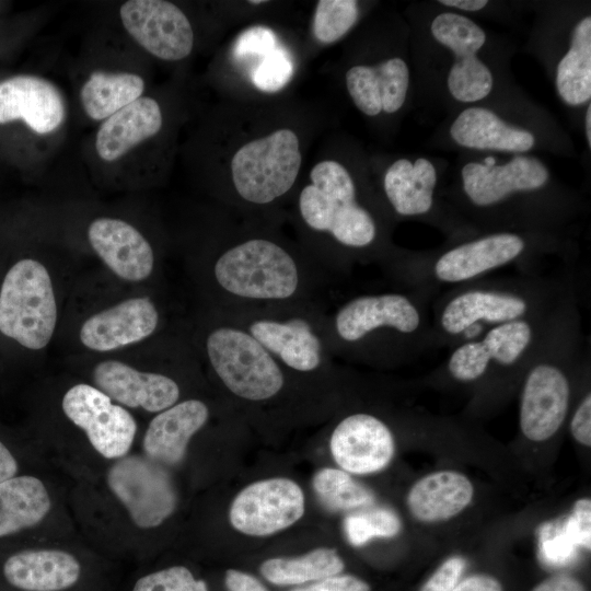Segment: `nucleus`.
<instances>
[{
	"label": "nucleus",
	"mask_w": 591,
	"mask_h": 591,
	"mask_svg": "<svg viewBox=\"0 0 591 591\" xmlns=\"http://www.w3.org/2000/svg\"><path fill=\"white\" fill-rule=\"evenodd\" d=\"M532 591H586V589L578 579L568 575H557L545 579Z\"/></svg>",
	"instance_id": "obj_48"
},
{
	"label": "nucleus",
	"mask_w": 591,
	"mask_h": 591,
	"mask_svg": "<svg viewBox=\"0 0 591 591\" xmlns=\"http://www.w3.org/2000/svg\"><path fill=\"white\" fill-rule=\"evenodd\" d=\"M432 294L415 289L354 298L335 315L336 334L352 346L384 343L394 358L419 356L433 347L428 309Z\"/></svg>",
	"instance_id": "obj_7"
},
{
	"label": "nucleus",
	"mask_w": 591,
	"mask_h": 591,
	"mask_svg": "<svg viewBox=\"0 0 591 591\" xmlns=\"http://www.w3.org/2000/svg\"><path fill=\"white\" fill-rule=\"evenodd\" d=\"M293 62L288 53L280 47L266 55L252 71V81L264 92L281 90L292 78Z\"/></svg>",
	"instance_id": "obj_38"
},
{
	"label": "nucleus",
	"mask_w": 591,
	"mask_h": 591,
	"mask_svg": "<svg viewBox=\"0 0 591 591\" xmlns=\"http://www.w3.org/2000/svg\"><path fill=\"white\" fill-rule=\"evenodd\" d=\"M370 586L350 575H335L318 580L313 586L298 591H370Z\"/></svg>",
	"instance_id": "obj_43"
},
{
	"label": "nucleus",
	"mask_w": 591,
	"mask_h": 591,
	"mask_svg": "<svg viewBox=\"0 0 591 591\" xmlns=\"http://www.w3.org/2000/svg\"><path fill=\"white\" fill-rule=\"evenodd\" d=\"M466 561L461 556L444 560L426 581L420 591H452L465 569Z\"/></svg>",
	"instance_id": "obj_41"
},
{
	"label": "nucleus",
	"mask_w": 591,
	"mask_h": 591,
	"mask_svg": "<svg viewBox=\"0 0 591 591\" xmlns=\"http://www.w3.org/2000/svg\"><path fill=\"white\" fill-rule=\"evenodd\" d=\"M101 568L63 548L27 545L0 554V591H105Z\"/></svg>",
	"instance_id": "obj_13"
},
{
	"label": "nucleus",
	"mask_w": 591,
	"mask_h": 591,
	"mask_svg": "<svg viewBox=\"0 0 591 591\" xmlns=\"http://www.w3.org/2000/svg\"><path fill=\"white\" fill-rule=\"evenodd\" d=\"M92 379L96 389L129 408L160 413L176 404L179 398V387L171 378L142 372L118 360L97 363Z\"/></svg>",
	"instance_id": "obj_24"
},
{
	"label": "nucleus",
	"mask_w": 591,
	"mask_h": 591,
	"mask_svg": "<svg viewBox=\"0 0 591 591\" xmlns=\"http://www.w3.org/2000/svg\"><path fill=\"white\" fill-rule=\"evenodd\" d=\"M450 165L442 157L402 155L387 164L381 178L383 197L394 216L434 227L445 235V241L480 232L443 198Z\"/></svg>",
	"instance_id": "obj_9"
},
{
	"label": "nucleus",
	"mask_w": 591,
	"mask_h": 591,
	"mask_svg": "<svg viewBox=\"0 0 591 591\" xmlns=\"http://www.w3.org/2000/svg\"><path fill=\"white\" fill-rule=\"evenodd\" d=\"M129 591H209V587L187 566L173 565L139 576Z\"/></svg>",
	"instance_id": "obj_36"
},
{
	"label": "nucleus",
	"mask_w": 591,
	"mask_h": 591,
	"mask_svg": "<svg viewBox=\"0 0 591 591\" xmlns=\"http://www.w3.org/2000/svg\"><path fill=\"white\" fill-rule=\"evenodd\" d=\"M564 532L576 544L587 549L591 545V500L583 498L575 503L572 513L564 525Z\"/></svg>",
	"instance_id": "obj_40"
},
{
	"label": "nucleus",
	"mask_w": 591,
	"mask_h": 591,
	"mask_svg": "<svg viewBox=\"0 0 591 591\" xmlns=\"http://www.w3.org/2000/svg\"><path fill=\"white\" fill-rule=\"evenodd\" d=\"M572 291L567 280L524 274L451 288L431 309L432 345L452 349L498 325L547 313Z\"/></svg>",
	"instance_id": "obj_4"
},
{
	"label": "nucleus",
	"mask_w": 591,
	"mask_h": 591,
	"mask_svg": "<svg viewBox=\"0 0 591 591\" xmlns=\"http://www.w3.org/2000/svg\"><path fill=\"white\" fill-rule=\"evenodd\" d=\"M51 505L46 484L32 473L22 471L0 482V554L25 546Z\"/></svg>",
	"instance_id": "obj_23"
},
{
	"label": "nucleus",
	"mask_w": 591,
	"mask_h": 591,
	"mask_svg": "<svg viewBox=\"0 0 591 591\" xmlns=\"http://www.w3.org/2000/svg\"><path fill=\"white\" fill-rule=\"evenodd\" d=\"M213 274L224 291L250 300L289 299L300 282L294 258L278 244L264 239L242 242L222 253Z\"/></svg>",
	"instance_id": "obj_12"
},
{
	"label": "nucleus",
	"mask_w": 591,
	"mask_h": 591,
	"mask_svg": "<svg viewBox=\"0 0 591 591\" xmlns=\"http://www.w3.org/2000/svg\"><path fill=\"white\" fill-rule=\"evenodd\" d=\"M524 49L541 65L558 101L581 120L591 102V3L534 1Z\"/></svg>",
	"instance_id": "obj_6"
},
{
	"label": "nucleus",
	"mask_w": 591,
	"mask_h": 591,
	"mask_svg": "<svg viewBox=\"0 0 591 591\" xmlns=\"http://www.w3.org/2000/svg\"><path fill=\"white\" fill-rule=\"evenodd\" d=\"M312 184L300 194L305 223L332 234L341 246L357 252L374 248L382 236L376 213L360 200L357 179L340 162L326 160L311 171Z\"/></svg>",
	"instance_id": "obj_8"
},
{
	"label": "nucleus",
	"mask_w": 591,
	"mask_h": 591,
	"mask_svg": "<svg viewBox=\"0 0 591 591\" xmlns=\"http://www.w3.org/2000/svg\"><path fill=\"white\" fill-rule=\"evenodd\" d=\"M580 126L583 134L584 146L588 153L591 152V102L583 108L581 114Z\"/></svg>",
	"instance_id": "obj_49"
},
{
	"label": "nucleus",
	"mask_w": 591,
	"mask_h": 591,
	"mask_svg": "<svg viewBox=\"0 0 591 591\" xmlns=\"http://www.w3.org/2000/svg\"><path fill=\"white\" fill-rule=\"evenodd\" d=\"M427 146L457 154L576 155L569 134L519 84L447 115Z\"/></svg>",
	"instance_id": "obj_3"
},
{
	"label": "nucleus",
	"mask_w": 591,
	"mask_h": 591,
	"mask_svg": "<svg viewBox=\"0 0 591 591\" xmlns=\"http://www.w3.org/2000/svg\"><path fill=\"white\" fill-rule=\"evenodd\" d=\"M66 118V100L54 82L32 73L0 79V140L50 136Z\"/></svg>",
	"instance_id": "obj_17"
},
{
	"label": "nucleus",
	"mask_w": 591,
	"mask_h": 591,
	"mask_svg": "<svg viewBox=\"0 0 591 591\" xmlns=\"http://www.w3.org/2000/svg\"><path fill=\"white\" fill-rule=\"evenodd\" d=\"M24 471L23 452L0 434V482Z\"/></svg>",
	"instance_id": "obj_45"
},
{
	"label": "nucleus",
	"mask_w": 591,
	"mask_h": 591,
	"mask_svg": "<svg viewBox=\"0 0 591 591\" xmlns=\"http://www.w3.org/2000/svg\"><path fill=\"white\" fill-rule=\"evenodd\" d=\"M263 2H264V1H262V0H258V1H250V3H252V4H259V3H263Z\"/></svg>",
	"instance_id": "obj_50"
},
{
	"label": "nucleus",
	"mask_w": 591,
	"mask_h": 591,
	"mask_svg": "<svg viewBox=\"0 0 591 591\" xmlns=\"http://www.w3.org/2000/svg\"><path fill=\"white\" fill-rule=\"evenodd\" d=\"M452 591H502V587L496 578L480 573L457 582Z\"/></svg>",
	"instance_id": "obj_47"
},
{
	"label": "nucleus",
	"mask_w": 591,
	"mask_h": 591,
	"mask_svg": "<svg viewBox=\"0 0 591 591\" xmlns=\"http://www.w3.org/2000/svg\"><path fill=\"white\" fill-rule=\"evenodd\" d=\"M57 305L50 276L36 259L18 260L0 289V332L21 346L39 350L51 339Z\"/></svg>",
	"instance_id": "obj_11"
},
{
	"label": "nucleus",
	"mask_w": 591,
	"mask_h": 591,
	"mask_svg": "<svg viewBox=\"0 0 591 591\" xmlns=\"http://www.w3.org/2000/svg\"><path fill=\"white\" fill-rule=\"evenodd\" d=\"M167 467L143 454L113 461L105 484L139 530H152L175 511L177 494Z\"/></svg>",
	"instance_id": "obj_16"
},
{
	"label": "nucleus",
	"mask_w": 591,
	"mask_h": 591,
	"mask_svg": "<svg viewBox=\"0 0 591 591\" xmlns=\"http://www.w3.org/2000/svg\"><path fill=\"white\" fill-rule=\"evenodd\" d=\"M277 47V36L273 30L265 26H253L242 32L236 38L233 56L239 60L262 59Z\"/></svg>",
	"instance_id": "obj_39"
},
{
	"label": "nucleus",
	"mask_w": 591,
	"mask_h": 591,
	"mask_svg": "<svg viewBox=\"0 0 591 591\" xmlns=\"http://www.w3.org/2000/svg\"><path fill=\"white\" fill-rule=\"evenodd\" d=\"M312 484L321 503L331 511L367 508L375 500L372 491L343 470L322 468L315 473Z\"/></svg>",
	"instance_id": "obj_33"
},
{
	"label": "nucleus",
	"mask_w": 591,
	"mask_h": 591,
	"mask_svg": "<svg viewBox=\"0 0 591 591\" xmlns=\"http://www.w3.org/2000/svg\"><path fill=\"white\" fill-rule=\"evenodd\" d=\"M248 333L296 371L311 372L322 362L321 340L303 320H258L251 324Z\"/></svg>",
	"instance_id": "obj_30"
},
{
	"label": "nucleus",
	"mask_w": 591,
	"mask_h": 591,
	"mask_svg": "<svg viewBox=\"0 0 591 591\" xmlns=\"http://www.w3.org/2000/svg\"><path fill=\"white\" fill-rule=\"evenodd\" d=\"M66 417L88 438L104 459L116 461L129 454L137 433L134 416L95 386L79 383L61 402Z\"/></svg>",
	"instance_id": "obj_19"
},
{
	"label": "nucleus",
	"mask_w": 591,
	"mask_h": 591,
	"mask_svg": "<svg viewBox=\"0 0 591 591\" xmlns=\"http://www.w3.org/2000/svg\"><path fill=\"white\" fill-rule=\"evenodd\" d=\"M206 350L219 379L241 398L269 399L283 387L279 364L248 332L230 326L216 328L207 337Z\"/></svg>",
	"instance_id": "obj_14"
},
{
	"label": "nucleus",
	"mask_w": 591,
	"mask_h": 591,
	"mask_svg": "<svg viewBox=\"0 0 591 591\" xmlns=\"http://www.w3.org/2000/svg\"><path fill=\"white\" fill-rule=\"evenodd\" d=\"M406 16L418 107L447 116L518 85L517 47L506 34L436 0L413 3Z\"/></svg>",
	"instance_id": "obj_1"
},
{
	"label": "nucleus",
	"mask_w": 591,
	"mask_h": 591,
	"mask_svg": "<svg viewBox=\"0 0 591 591\" xmlns=\"http://www.w3.org/2000/svg\"><path fill=\"white\" fill-rule=\"evenodd\" d=\"M88 240L107 267L128 281H142L152 273L153 250L148 240L130 223L116 218L94 219Z\"/></svg>",
	"instance_id": "obj_25"
},
{
	"label": "nucleus",
	"mask_w": 591,
	"mask_h": 591,
	"mask_svg": "<svg viewBox=\"0 0 591 591\" xmlns=\"http://www.w3.org/2000/svg\"><path fill=\"white\" fill-rule=\"evenodd\" d=\"M158 322V310L149 298H131L89 317L80 340L92 350L109 351L147 338Z\"/></svg>",
	"instance_id": "obj_26"
},
{
	"label": "nucleus",
	"mask_w": 591,
	"mask_h": 591,
	"mask_svg": "<svg viewBox=\"0 0 591 591\" xmlns=\"http://www.w3.org/2000/svg\"><path fill=\"white\" fill-rule=\"evenodd\" d=\"M119 19L127 34L153 57L177 61L193 50L192 24L170 1L128 0L119 8Z\"/></svg>",
	"instance_id": "obj_21"
},
{
	"label": "nucleus",
	"mask_w": 591,
	"mask_h": 591,
	"mask_svg": "<svg viewBox=\"0 0 591 591\" xmlns=\"http://www.w3.org/2000/svg\"><path fill=\"white\" fill-rule=\"evenodd\" d=\"M570 432L582 445H591V394L586 392L570 418Z\"/></svg>",
	"instance_id": "obj_42"
},
{
	"label": "nucleus",
	"mask_w": 591,
	"mask_h": 591,
	"mask_svg": "<svg viewBox=\"0 0 591 591\" xmlns=\"http://www.w3.org/2000/svg\"><path fill=\"white\" fill-rule=\"evenodd\" d=\"M471 480L455 471H440L424 476L410 488L407 506L421 522L445 521L462 512L472 501Z\"/></svg>",
	"instance_id": "obj_29"
},
{
	"label": "nucleus",
	"mask_w": 591,
	"mask_h": 591,
	"mask_svg": "<svg viewBox=\"0 0 591 591\" xmlns=\"http://www.w3.org/2000/svg\"><path fill=\"white\" fill-rule=\"evenodd\" d=\"M208 417L209 409L199 399H186L158 413L144 432L143 455L165 467L178 465Z\"/></svg>",
	"instance_id": "obj_27"
},
{
	"label": "nucleus",
	"mask_w": 591,
	"mask_h": 591,
	"mask_svg": "<svg viewBox=\"0 0 591 591\" xmlns=\"http://www.w3.org/2000/svg\"><path fill=\"white\" fill-rule=\"evenodd\" d=\"M301 487L289 478L255 482L233 499L229 520L239 532L267 536L294 524L304 513Z\"/></svg>",
	"instance_id": "obj_20"
},
{
	"label": "nucleus",
	"mask_w": 591,
	"mask_h": 591,
	"mask_svg": "<svg viewBox=\"0 0 591 591\" xmlns=\"http://www.w3.org/2000/svg\"><path fill=\"white\" fill-rule=\"evenodd\" d=\"M144 79L132 71L95 70L83 81L79 92L84 114L103 121L143 96Z\"/></svg>",
	"instance_id": "obj_31"
},
{
	"label": "nucleus",
	"mask_w": 591,
	"mask_h": 591,
	"mask_svg": "<svg viewBox=\"0 0 591 591\" xmlns=\"http://www.w3.org/2000/svg\"><path fill=\"white\" fill-rule=\"evenodd\" d=\"M329 448L343 471L372 474L385 468L395 452V441L389 426L374 415L351 414L335 427Z\"/></svg>",
	"instance_id": "obj_22"
},
{
	"label": "nucleus",
	"mask_w": 591,
	"mask_h": 591,
	"mask_svg": "<svg viewBox=\"0 0 591 591\" xmlns=\"http://www.w3.org/2000/svg\"><path fill=\"white\" fill-rule=\"evenodd\" d=\"M560 302L547 313L498 325L477 339L453 347L441 370L461 384L499 376L523 378Z\"/></svg>",
	"instance_id": "obj_10"
},
{
	"label": "nucleus",
	"mask_w": 591,
	"mask_h": 591,
	"mask_svg": "<svg viewBox=\"0 0 591 591\" xmlns=\"http://www.w3.org/2000/svg\"><path fill=\"white\" fill-rule=\"evenodd\" d=\"M444 200L478 231H526L569 236L582 196L536 154L459 153Z\"/></svg>",
	"instance_id": "obj_2"
},
{
	"label": "nucleus",
	"mask_w": 591,
	"mask_h": 591,
	"mask_svg": "<svg viewBox=\"0 0 591 591\" xmlns=\"http://www.w3.org/2000/svg\"><path fill=\"white\" fill-rule=\"evenodd\" d=\"M162 126L159 103L143 95L101 123L94 138L95 152L103 162L115 163L157 136Z\"/></svg>",
	"instance_id": "obj_28"
},
{
	"label": "nucleus",
	"mask_w": 591,
	"mask_h": 591,
	"mask_svg": "<svg viewBox=\"0 0 591 591\" xmlns=\"http://www.w3.org/2000/svg\"><path fill=\"white\" fill-rule=\"evenodd\" d=\"M301 161L298 136L291 129H278L235 152L231 162L234 187L250 202L268 204L292 187Z\"/></svg>",
	"instance_id": "obj_15"
},
{
	"label": "nucleus",
	"mask_w": 591,
	"mask_h": 591,
	"mask_svg": "<svg viewBox=\"0 0 591 591\" xmlns=\"http://www.w3.org/2000/svg\"><path fill=\"white\" fill-rule=\"evenodd\" d=\"M361 15L360 3L355 0H321L313 19V34L323 44H332L348 34Z\"/></svg>",
	"instance_id": "obj_34"
},
{
	"label": "nucleus",
	"mask_w": 591,
	"mask_h": 591,
	"mask_svg": "<svg viewBox=\"0 0 591 591\" xmlns=\"http://www.w3.org/2000/svg\"><path fill=\"white\" fill-rule=\"evenodd\" d=\"M344 566L335 549L320 547L298 557L269 558L259 571L273 584L298 586L339 575Z\"/></svg>",
	"instance_id": "obj_32"
},
{
	"label": "nucleus",
	"mask_w": 591,
	"mask_h": 591,
	"mask_svg": "<svg viewBox=\"0 0 591 591\" xmlns=\"http://www.w3.org/2000/svg\"><path fill=\"white\" fill-rule=\"evenodd\" d=\"M576 544L564 530L551 538L542 540V553L546 560L554 564L567 561L573 553Z\"/></svg>",
	"instance_id": "obj_44"
},
{
	"label": "nucleus",
	"mask_w": 591,
	"mask_h": 591,
	"mask_svg": "<svg viewBox=\"0 0 591 591\" xmlns=\"http://www.w3.org/2000/svg\"><path fill=\"white\" fill-rule=\"evenodd\" d=\"M228 591H267L254 576L236 569H228L224 575Z\"/></svg>",
	"instance_id": "obj_46"
},
{
	"label": "nucleus",
	"mask_w": 591,
	"mask_h": 591,
	"mask_svg": "<svg viewBox=\"0 0 591 591\" xmlns=\"http://www.w3.org/2000/svg\"><path fill=\"white\" fill-rule=\"evenodd\" d=\"M440 5L457 11L480 22L482 19L500 23H517L524 12H531L532 2L489 0H436Z\"/></svg>",
	"instance_id": "obj_37"
},
{
	"label": "nucleus",
	"mask_w": 591,
	"mask_h": 591,
	"mask_svg": "<svg viewBox=\"0 0 591 591\" xmlns=\"http://www.w3.org/2000/svg\"><path fill=\"white\" fill-rule=\"evenodd\" d=\"M344 529L348 542L361 546L373 537H393L402 529L399 518L389 509H374L346 517Z\"/></svg>",
	"instance_id": "obj_35"
},
{
	"label": "nucleus",
	"mask_w": 591,
	"mask_h": 591,
	"mask_svg": "<svg viewBox=\"0 0 591 591\" xmlns=\"http://www.w3.org/2000/svg\"><path fill=\"white\" fill-rule=\"evenodd\" d=\"M345 83L354 105L364 116H402L414 103L410 42L373 62L350 66Z\"/></svg>",
	"instance_id": "obj_18"
},
{
	"label": "nucleus",
	"mask_w": 591,
	"mask_h": 591,
	"mask_svg": "<svg viewBox=\"0 0 591 591\" xmlns=\"http://www.w3.org/2000/svg\"><path fill=\"white\" fill-rule=\"evenodd\" d=\"M570 251L569 236L526 231H480L445 241L429 251H407L393 268L415 289L434 293L489 277L496 270L529 266L547 255Z\"/></svg>",
	"instance_id": "obj_5"
}]
</instances>
